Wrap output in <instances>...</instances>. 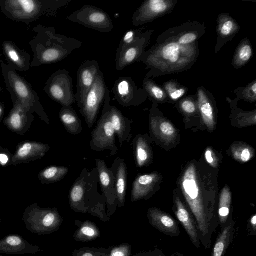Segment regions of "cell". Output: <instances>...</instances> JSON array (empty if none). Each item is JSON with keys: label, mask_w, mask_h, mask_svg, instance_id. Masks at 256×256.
<instances>
[{"label": "cell", "mask_w": 256, "mask_h": 256, "mask_svg": "<svg viewBox=\"0 0 256 256\" xmlns=\"http://www.w3.org/2000/svg\"><path fill=\"white\" fill-rule=\"evenodd\" d=\"M0 256H5L0 254Z\"/></svg>", "instance_id": "50"}, {"label": "cell", "mask_w": 256, "mask_h": 256, "mask_svg": "<svg viewBox=\"0 0 256 256\" xmlns=\"http://www.w3.org/2000/svg\"><path fill=\"white\" fill-rule=\"evenodd\" d=\"M208 94L204 88H198V105L204 124L210 130H212L215 125L214 110Z\"/></svg>", "instance_id": "29"}, {"label": "cell", "mask_w": 256, "mask_h": 256, "mask_svg": "<svg viewBox=\"0 0 256 256\" xmlns=\"http://www.w3.org/2000/svg\"><path fill=\"white\" fill-rule=\"evenodd\" d=\"M74 224L78 228L74 234V238L76 242H88L94 240L100 236V232L95 223L86 220H76Z\"/></svg>", "instance_id": "31"}, {"label": "cell", "mask_w": 256, "mask_h": 256, "mask_svg": "<svg viewBox=\"0 0 256 256\" xmlns=\"http://www.w3.org/2000/svg\"><path fill=\"white\" fill-rule=\"evenodd\" d=\"M2 72L11 98L18 100L27 110L35 112L46 123L50 120L32 84L8 64L0 61Z\"/></svg>", "instance_id": "5"}, {"label": "cell", "mask_w": 256, "mask_h": 256, "mask_svg": "<svg viewBox=\"0 0 256 256\" xmlns=\"http://www.w3.org/2000/svg\"><path fill=\"white\" fill-rule=\"evenodd\" d=\"M32 30L36 34L30 42L34 54L31 67L60 62L82 45L78 39L57 34L54 27L38 25Z\"/></svg>", "instance_id": "2"}, {"label": "cell", "mask_w": 256, "mask_h": 256, "mask_svg": "<svg viewBox=\"0 0 256 256\" xmlns=\"http://www.w3.org/2000/svg\"><path fill=\"white\" fill-rule=\"evenodd\" d=\"M2 91V87L0 86V93Z\"/></svg>", "instance_id": "49"}, {"label": "cell", "mask_w": 256, "mask_h": 256, "mask_svg": "<svg viewBox=\"0 0 256 256\" xmlns=\"http://www.w3.org/2000/svg\"><path fill=\"white\" fill-rule=\"evenodd\" d=\"M252 48L248 40H244L234 54L232 62L234 68H238L246 64L252 58Z\"/></svg>", "instance_id": "34"}, {"label": "cell", "mask_w": 256, "mask_h": 256, "mask_svg": "<svg viewBox=\"0 0 256 256\" xmlns=\"http://www.w3.org/2000/svg\"><path fill=\"white\" fill-rule=\"evenodd\" d=\"M159 180L160 177L156 172L138 174L132 183V202H134L142 200H149L152 195Z\"/></svg>", "instance_id": "20"}, {"label": "cell", "mask_w": 256, "mask_h": 256, "mask_svg": "<svg viewBox=\"0 0 256 256\" xmlns=\"http://www.w3.org/2000/svg\"><path fill=\"white\" fill-rule=\"evenodd\" d=\"M232 194L228 186H226L222 190L218 209V219L220 229L226 224L230 215Z\"/></svg>", "instance_id": "32"}, {"label": "cell", "mask_w": 256, "mask_h": 256, "mask_svg": "<svg viewBox=\"0 0 256 256\" xmlns=\"http://www.w3.org/2000/svg\"><path fill=\"white\" fill-rule=\"evenodd\" d=\"M163 89L168 96L173 101H176L184 96L188 89L174 81H169L164 84Z\"/></svg>", "instance_id": "37"}, {"label": "cell", "mask_w": 256, "mask_h": 256, "mask_svg": "<svg viewBox=\"0 0 256 256\" xmlns=\"http://www.w3.org/2000/svg\"><path fill=\"white\" fill-rule=\"evenodd\" d=\"M110 169L115 179L118 206L122 208L126 203L127 188L128 169L125 160L120 158H116Z\"/></svg>", "instance_id": "23"}, {"label": "cell", "mask_w": 256, "mask_h": 256, "mask_svg": "<svg viewBox=\"0 0 256 256\" xmlns=\"http://www.w3.org/2000/svg\"><path fill=\"white\" fill-rule=\"evenodd\" d=\"M100 71L98 62L94 60H86L80 66L77 73L76 91L74 94L78 108L92 86Z\"/></svg>", "instance_id": "14"}, {"label": "cell", "mask_w": 256, "mask_h": 256, "mask_svg": "<svg viewBox=\"0 0 256 256\" xmlns=\"http://www.w3.org/2000/svg\"><path fill=\"white\" fill-rule=\"evenodd\" d=\"M0 223H1V220L0 219Z\"/></svg>", "instance_id": "51"}, {"label": "cell", "mask_w": 256, "mask_h": 256, "mask_svg": "<svg viewBox=\"0 0 256 256\" xmlns=\"http://www.w3.org/2000/svg\"><path fill=\"white\" fill-rule=\"evenodd\" d=\"M4 54L8 64L18 72H27L30 68L31 56L14 42L5 40L2 44Z\"/></svg>", "instance_id": "19"}, {"label": "cell", "mask_w": 256, "mask_h": 256, "mask_svg": "<svg viewBox=\"0 0 256 256\" xmlns=\"http://www.w3.org/2000/svg\"><path fill=\"white\" fill-rule=\"evenodd\" d=\"M98 184L96 168L91 170L83 169L70 190L69 204L76 212L89 214L106 222L110 218L107 214L104 197L98 191Z\"/></svg>", "instance_id": "3"}, {"label": "cell", "mask_w": 256, "mask_h": 256, "mask_svg": "<svg viewBox=\"0 0 256 256\" xmlns=\"http://www.w3.org/2000/svg\"><path fill=\"white\" fill-rule=\"evenodd\" d=\"M136 254V256H168L162 250L157 248L152 250L140 252Z\"/></svg>", "instance_id": "44"}, {"label": "cell", "mask_w": 256, "mask_h": 256, "mask_svg": "<svg viewBox=\"0 0 256 256\" xmlns=\"http://www.w3.org/2000/svg\"><path fill=\"white\" fill-rule=\"evenodd\" d=\"M152 34V30L143 32L135 42L116 54V69L117 71H122L126 66L138 62L145 51Z\"/></svg>", "instance_id": "15"}, {"label": "cell", "mask_w": 256, "mask_h": 256, "mask_svg": "<svg viewBox=\"0 0 256 256\" xmlns=\"http://www.w3.org/2000/svg\"></svg>", "instance_id": "53"}, {"label": "cell", "mask_w": 256, "mask_h": 256, "mask_svg": "<svg viewBox=\"0 0 256 256\" xmlns=\"http://www.w3.org/2000/svg\"><path fill=\"white\" fill-rule=\"evenodd\" d=\"M9 161L8 156L5 153H0V164L5 166Z\"/></svg>", "instance_id": "46"}, {"label": "cell", "mask_w": 256, "mask_h": 256, "mask_svg": "<svg viewBox=\"0 0 256 256\" xmlns=\"http://www.w3.org/2000/svg\"><path fill=\"white\" fill-rule=\"evenodd\" d=\"M4 107L2 104L0 102V118L2 116L4 113Z\"/></svg>", "instance_id": "47"}, {"label": "cell", "mask_w": 256, "mask_h": 256, "mask_svg": "<svg viewBox=\"0 0 256 256\" xmlns=\"http://www.w3.org/2000/svg\"><path fill=\"white\" fill-rule=\"evenodd\" d=\"M42 251L40 247L28 242L18 234H10L0 240V253L20 255L34 254Z\"/></svg>", "instance_id": "18"}, {"label": "cell", "mask_w": 256, "mask_h": 256, "mask_svg": "<svg viewBox=\"0 0 256 256\" xmlns=\"http://www.w3.org/2000/svg\"><path fill=\"white\" fill-rule=\"evenodd\" d=\"M236 221L230 214L226 224L218 232L211 256H225L228 248L233 241L236 232Z\"/></svg>", "instance_id": "24"}, {"label": "cell", "mask_w": 256, "mask_h": 256, "mask_svg": "<svg viewBox=\"0 0 256 256\" xmlns=\"http://www.w3.org/2000/svg\"><path fill=\"white\" fill-rule=\"evenodd\" d=\"M132 254L131 245L128 243H122L112 246L108 256H132Z\"/></svg>", "instance_id": "40"}, {"label": "cell", "mask_w": 256, "mask_h": 256, "mask_svg": "<svg viewBox=\"0 0 256 256\" xmlns=\"http://www.w3.org/2000/svg\"><path fill=\"white\" fill-rule=\"evenodd\" d=\"M50 150L49 146L38 142H26L20 144L12 158L14 163L25 162L40 158Z\"/></svg>", "instance_id": "22"}, {"label": "cell", "mask_w": 256, "mask_h": 256, "mask_svg": "<svg viewBox=\"0 0 256 256\" xmlns=\"http://www.w3.org/2000/svg\"><path fill=\"white\" fill-rule=\"evenodd\" d=\"M147 216L150 225L164 234L178 237L180 232L178 222L170 215L156 208H150Z\"/></svg>", "instance_id": "16"}, {"label": "cell", "mask_w": 256, "mask_h": 256, "mask_svg": "<svg viewBox=\"0 0 256 256\" xmlns=\"http://www.w3.org/2000/svg\"><path fill=\"white\" fill-rule=\"evenodd\" d=\"M180 106L186 113L192 114L196 111V105L194 102L190 98H186L180 102Z\"/></svg>", "instance_id": "42"}, {"label": "cell", "mask_w": 256, "mask_h": 256, "mask_svg": "<svg viewBox=\"0 0 256 256\" xmlns=\"http://www.w3.org/2000/svg\"><path fill=\"white\" fill-rule=\"evenodd\" d=\"M22 220L28 230L38 235L58 231L63 222L57 208H42L36 203L26 208Z\"/></svg>", "instance_id": "6"}, {"label": "cell", "mask_w": 256, "mask_h": 256, "mask_svg": "<svg viewBox=\"0 0 256 256\" xmlns=\"http://www.w3.org/2000/svg\"><path fill=\"white\" fill-rule=\"evenodd\" d=\"M172 256H185L182 254H180V253H179V252H174L172 254Z\"/></svg>", "instance_id": "48"}, {"label": "cell", "mask_w": 256, "mask_h": 256, "mask_svg": "<svg viewBox=\"0 0 256 256\" xmlns=\"http://www.w3.org/2000/svg\"><path fill=\"white\" fill-rule=\"evenodd\" d=\"M13 108L5 122L12 130H22L32 116L31 112L26 109L16 100L12 98Z\"/></svg>", "instance_id": "28"}, {"label": "cell", "mask_w": 256, "mask_h": 256, "mask_svg": "<svg viewBox=\"0 0 256 256\" xmlns=\"http://www.w3.org/2000/svg\"><path fill=\"white\" fill-rule=\"evenodd\" d=\"M231 152L233 157L241 162H248L254 154L252 147L242 142L234 144L232 146Z\"/></svg>", "instance_id": "36"}, {"label": "cell", "mask_w": 256, "mask_h": 256, "mask_svg": "<svg viewBox=\"0 0 256 256\" xmlns=\"http://www.w3.org/2000/svg\"><path fill=\"white\" fill-rule=\"evenodd\" d=\"M108 86L103 73L100 71L91 88L79 107L88 129L96 122L101 106L104 104Z\"/></svg>", "instance_id": "10"}, {"label": "cell", "mask_w": 256, "mask_h": 256, "mask_svg": "<svg viewBox=\"0 0 256 256\" xmlns=\"http://www.w3.org/2000/svg\"><path fill=\"white\" fill-rule=\"evenodd\" d=\"M110 96L108 88L103 104L102 114L96 128L92 132L90 145L94 151L101 152L105 150L110 152V156L116 154L118 148L116 144V133L108 116V107Z\"/></svg>", "instance_id": "7"}, {"label": "cell", "mask_w": 256, "mask_h": 256, "mask_svg": "<svg viewBox=\"0 0 256 256\" xmlns=\"http://www.w3.org/2000/svg\"><path fill=\"white\" fill-rule=\"evenodd\" d=\"M240 28L236 21L228 14H222L219 16L218 25L217 46L232 39Z\"/></svg>", "instance_id": "27"}, {"label": "cell", "mask_w": 256, "mask_h": 256, "mask_svg": "<svg viewBox=\"0 0 256 256\" xmlns=\"http://www.w3.org/2000/svg\"><path fill=\"white\" fill-rule=\"evenodd\" d=\"M96 164L99 183L106 200L107 214L110 218L114 214L118 206L114 177L104 160L98 158Z\"/></svg>", "instance_id": "13"}, {"label": "cell", "mask_w": 256, "mask_h": 256, "mask_svg": "<svg viewBox=\"0 0 256 256\" xmlns=\"http://www.w3.org/2000/svg\"><path fill=\"white\" fill-rule=\"evenodd\" d=\"M247 230L250 236H256V214L251 216L248 221Z\"/></svg>", "instance_id": "43"}, {"label": "cell", "mask_w": 256, "mask_h": 256, "mask_svg": "<svg viewBox=\"0 0 256 256\" xmlns=\"http://www.w3.org/2000/svg\"><path fill=\"white\" fill-rule=\"evenodd\" d=\"M66 19L100 32L108 33L114 28L112 20L106 12L88 4L74 12Z\"/></svg>", "instance_id": "9"}, {"label": "cell", "mask_w": 256, "mask_h": 256, "mask_svg": "<svg viewBox=\"0 0 256 256\" xmlns=\"http://www.w3.org/2000/svg\"><path fill=\"white\" fill-rule=\"evenodd\" d=\"M112 246L109 248L84 247L74 250L72 256H108Z\"/></svg>", "instance_id": "38"}, {"label": "cell", "mask_w": 256, "mask_h": 256, "mask_svg": "<svg viewBox=\"0 0 256 256\" xmlns=\"http://www.w3.org/2000/svg\"><path fill=\"white\" fill-rule=\"evenodd\" d=\"M244 100L250 102H254L256 100V81L249 84L244 88L241 93Z\"/></svg>", "instance_id": "41"}, {"label": "cell", "mask_w": 256, "mask_h": 256, "mask_svg": "<svg viewBox=\"0 0 256 256\" xmlns=\"http://www.w3.org/2000/svg\"><path fill=\"white\" fill-rule=\"evenodd\" d=\"M173 0H148L134 12L132 24L138 26L149 23L171 12L176 4Z\"/></svg>", "instance_id": "12"}, {"label": "cell", "mask_w": 256, "mask_h": 256, "mask_svg": "<svg viewBox=\"0 0 256 256\" xmlns=\"http://www.w3.org/2000/svg\"><path fill=\"white\" fill-rule=\"evenodd\" d=\"M199 54L198 42L190 45L180 44L170 28L160 36L156 44L144 52L137 62H142L150 69L146 74L150 78L188 70Z\"/></svg>", "instance_id": "1"}, {"label": "cell", "mask_w": 256, "mask_h": 256, "mask_svg": "<svg viewBox=\"0 0 256 256\" xmlns=\"http://www.w3.org/2000/svg\"><path fill=\"white\" fill-rule=\"evenodd\" d=\"M58 116L64 128L69 134L78 135L82 132L81 120L72 106H62Z\"/></svg>", "instance_id": "30"}, {"label": "cell", "mask_w": 256, "mask_h": 256, "mask_svg": "<svg viewBox=\"0 0 256 256\" xmlns=\"http://www.w3.org/2000/svg\"><path fill=\"white\" fill-rule=\"evenodd\" d=\"M174 212L192 244L197 248L200 246L198 226L194 216L178 197L175 198Z\"/></svg>", "instance_id": "17"}, {"label": "cell", "mask_w": 256, "mask_h": 256, "mask_svg": "<svg viewBox=\"0 0 256 256\" xmlns=\"http://www.w3.org/2000/svg\"><path fill=\"white\" fill-rule=\"evenodd\" d=\"M108 116L120 146L128 143L132 138V125L133 120L126 117L116 106L110 104Z\"/></svg>", "instance_id": "21"}, {"label": "cell", "mask_w": 256, "mask_h": 256, "mask_svg": "<svg viewBox=\"0 0 256 256\" xmlns=\"http://www.w3.org/2000/svg\"><path fill=\"white\" fill-rule=\"evenodd\" d=\"M136 256V255L135 254H134V256Z\"/></svg>", "instance_id": "52"}, {"label": "cell", "mask_w": 256, "mask_h": 256, "mask_svg": "<svg viewBox=\"0 0 256 256\" xmlns=\"http://www.w3.org/2000/svg\"><path fill=\"white\" fill-rule=\"evenodd\" d=\"M72 0H0V10L8 18L28 25L42 16L55 17Z\"/></svg>", "instance_id": "4"}, {"label": "cell", "mask_w": 256, "mask_h": 256, "mask_svg": "<svg viewBox=\"0 0 256 256\" xmlns=\"http://www.w3.org/2000/svg\"><path fill=\"white\" fill-rule=\"evenodd\" d=\"M142 88L148 96L156 101L162 102L168 98L164 90L146 76H145L142 82Z\"/></svg>", "instance_id": "35"}, {"label": "cell", "mask_w": 256, "mask_h": 256, "mask_svg": "<svg viewBox=\"0 0 256 256\" xmlns=\"http://www.w3.org/2000/svg\"><path fill=\"white\" fill-rule=\"evenodd\" d=\"M143 30L144 28H140L137 30H130L127 31L121 39L119 46L116 50V54L135 42L143 32Z\"/></svg>", "instance_id": "39"}, {"label": "cell", "mask_w": 256, "mask_h": 256, "mask_svg": "<svg viewBox=\"0 0 256 256\" xmlns=\"http://www.w3.org/2000/svg\"><path fill=\"white\" fill-rule=\"evenodd\" d=\"M116 100L122 106H138L148 97L142 88L138 87L128 76L116 80L112 88Z\"/></svg>", "instance_id": "11"}, {"label": "cell", "mask_w": 256, "mask_h": 256, "mask_svg": "<svg viewBox=\"0 0 256 256\" xmlns=\"http://www.w3.org/2000/svg\"><path fill=\"white\" fill-rule=\"evenodd\" d=\"M150 122L152 134L156 138L166 142L173 141L176 134L175 128L168 121L150 112Z\"/></svg>", "instance_id": "25"}, {"label": "cell", "mask_w": 256, "mask_h": 256, "mask_svg": "<svg viewBox=\"0 0 256 256\" xmlns=\"http://www.w3.org/2000/svg\"><path fill=\"white\" fill-rule=\"evenodd\" d=\"M205 158L207 162L212 167L216 168L218 162L216 157L212 150L210 148H208L205 152Z\"/></svg>", "instance_id": "45"}, {"label": "cell", "mask_w": 256, "mask_h": 256, "mask_svg": "<svg viewBox=\"0 0 256 256\" xmlns=\"http://www.w3.org/2000/svg\"><path fill=\"white\" fill-rule=\"evenodd\" d=\"M135 163L137 167L148 165L152 160V152L150 140L146 135H138L132 143Z\"/></svg>", "instance_id": "26"}, {"label": "cell", "mask_w": 256, "mask_h": 256, "mask_svg": "<svg viewBox=\"0 0 256 256\" xmlns=\"http://www.w3.org/2000/svg\"><path fill=\"white\" fill-rule=\"evenodd\" d=\"M73 84L69 72L66 69L54 72L48 79L44 90L48 96L62 106H72L76 102Z\"/></svg>", "instance_id": "8"}, {"label": "cell", "mask_w": 256, "mask_h": 256, "mask_svg": "<svg viewBox=\"0 0 256 256\" xmlns=\"http://www.w3.org/2000/svg\"><path fill=\"white\" fill-rule=\"evenodd\" d=\"M69 172V168L63 166H50L42 170L38 178L43 184H51L63 180Z\"/></svg>", "instance_id": "33"}]
</instances>
